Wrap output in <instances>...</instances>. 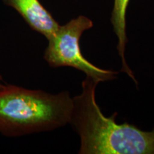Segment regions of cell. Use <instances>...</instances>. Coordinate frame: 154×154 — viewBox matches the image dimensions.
<instances>
[{
	"instance_id": "cell-1",
	"label": "cell",
	"mask_w": 154,
	"mask_h": 154,
	"mask_svg": "<svg viewBox=\"0 0 154 154\" xmlns=\"http://www.w3.org/2000/svg\"><path fill=\"white\" fill-rule=\"evenodd\" d=\"M99 83L86 76L82 91L73 98L70 123L80 137V154H154V128L147 131L116 121L117 113L106 117L96 100Z\"/></svg>"
},
{
	"instance_id": "cell-2",
	"label": "cell",
	"mask_w": 154,
	"mask_h": 154,
	"mask_svg": "<svg viewBox=\"0 0 154 154\" xmlns=\"http://www.w3.org/2000/svg\"><path fill=\"white\" fill-rule=\"evenodd\" d=\"M74 102L68 91L57 94L15 86H0V133L19 136L66 126Z\"/></svg>"
},
{
	"instance_id": "cell-3",
	"label": "cell",
	"mask_w": 154,
	"mask_h": 154,
	"mask_svg": "<svg viewBox=\"0 0 154 154\" xmlns=\"http://www.w3.org/2000/svg\"><path fill=\"white\" fill-rule=\"evenodd\" d=\"M93 26L91 19L82 15L72 19L66 24L59 25L54 33L47 38L44 59L49 66L73 67L99 83L116 78L118 72L96 66L85 59L81 51L80 38L85 31Z\"/></svg>"
},
{
	"instance_id": "cell-4",
	"label": "cell",
	"mask_w": 154,
	"mask_h": 154,
	"mask_svg": "<svg viewBox=\"0 0 154 154\" xmlns=\"http://www.w3.org/2000/svg\"><path fill=\"white\" fill-rule=\"evenodd\" d=\"M14 8L32 29L49 38L59 24L38 0H2Z\"/></svg>"
},
{
	"instance_id": "cell-5",
	"label": "cell",
	"mask_w": 154,
	"mask_h": 154,
	"mask_svg": "<svg viewBox=\"0 0 154 154\" xmlns=\"http://www.w3.org/2000/svg\"><path fill=\"white\" fill-rule=\"evenodd\" d=\"M130 0H114L113 10L111 12V22L113 32L118 38L117 50L121 59V72L126 73L137 84L134 72L129 68L125 57L128 38L126 35V11Z\"/></svg>"
},
{
	"instance_id": "cell-6",
	"label": "cell",
	"mask_w": 154,
	"mask_h": 154,
	"mask_svg": "<svg viewBox=\"0 0 154 154\" xmlns=\"http://www.w3.org/2000/svg\"><path fill=\"white\" fill-rule=\"evenodd\" d=\"M2 76H0V86H2V84H1V81H2Z\"/></svg>"
}]
</instances>
